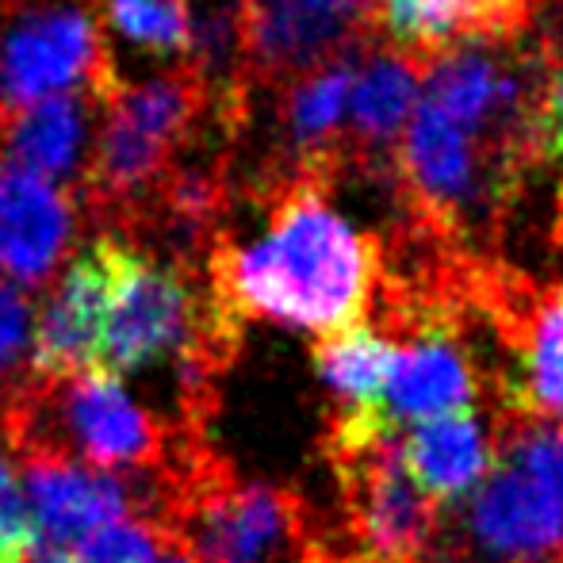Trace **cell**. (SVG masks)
I'll return each instance as SVG.
<instances>
[{
  "mask_svg": "<svg viewBox=\"0 0 563 563\" xmlns=\"http://www.w3.org/2000/svg\"><path fill=\"white\" fill-rule=\"evenodd\" d=\"M211 296L230 319H268L311 334L361 327L379 284V250L327 203V185L284 177L268 227L250 245H211Z\"/></svg>",
  "mask_w": 563,
  "mask_h": 563,
  "instance_id": "6da1fadb",
  "label": "cell"
},
{
  "mask_svg": "<svg viewBox=\"0 0 563 563\" xmlns=\"http://www.w3.org/2000/svg\"><path fill=\"white\" fill-rule=\"evenodd\" d=\"M216 112L234 123V97L219 92L192 62L142 85L119 81L104 97V123L89 150L81 196L100 211H123L157 196L188 134Z\"/></svg>",
  "mask_w": 563,
  "mask_h": 563,
  "instance_id": "7a4b0ae2",
  "label": "cell"
},
{
  "mask_svg": "<svg viewBox=\"0 0 563 563\" xmlns=\"http://www.w3.org/2000/svg\"><path fill=\"white\" fill-rule=\"evenodd\" d=\"M467 563H563V422L518 418L460 514Z\"/></svg>",
  "mask_w": 563,
  "mask_h": 563,
  "instance_id": "3957f363",
  "label": "cell"
},
{
  "mask_svg": "<svg viewBox=\"0 0 563 563\" xmlns=\"http://www.w3.org/2000/svg\"><path fill=\"white\" fill-rule=\"evenodd\" d=\"M234 330L238 319H230L216 296L203 303L177 268L157 265L139 245L119 238L115 291L100 372L131 376L169 356H185L192 376L211 372L216 345L234 338Z\"/></svg>",
  "mask_w": 563,
  "mask_h": 563,
  "instance_id": "277c9868",
  "label": "cell"
},
{
  "mask_svg": "<svg viewBox=\"0 0 563 563\" xmlns=\"http://www.w3.org/2000/svg\"><path fill=\"white\" fill-rule=\"evenodd\" d=\"M119 85L97 20L77 0H0V115L38 100Z\"/></svg>",
  "mask_w": 563,
  "mask_h": 563,
  "instance_id": "5b68a950",
  "label": "cell"
},
{
  "mask_svg": "<svg viewBox=\"0 0 563 563\" xmlns=\"http://www.w3.org/2000/svg\"><path fill=\"white\" fill-rule=\"evenodd\" d=\"M376 35V0H238L242 85H288Z\"/></svg>",
  "mask_w": 563,
  "mask_h": 563,
  "instance_id": "8992f818",
  "label": "cell"
},
{
  "mask_svg": "<svg viewBox=\"0 0 563 563\" xmlns=\"http://www.w3.org/2000/svg\"><path fill=\"white\" fill-rule=\"evenodd\" d=\"M115 261L119 238L104 234L85 245L74 265L62 273L51 303L35 322V353H31L35 372L46 384L100 368L115 291Z\"/></svg>",
  "mask_w": 563,
  "mask_h": 563,
  "instance_id": "52a82bcc",
  "label": "cell"
},
{
  "mask_svg": "<svg viewBox=\"0 0 563 563\" xmlns=\"http://www.w3.org/2000/svg\"><path fill=\"white\" fill-rule=\"evenodd\" d=\"M475 391H479V379H475L464 345L456 341L452 322L441 311H426L415 334L395 353L384 399L368 418L395 438L399 426H418L441 415L472 410Z\"/></svg>",
  "mask_w": 563,
  "mask_h": 563,
  "instance_id": "ba28073f",
  "label": "cell"
},
{
  "mask_svg": "<svg viewBox=\"0 0 563 563\" xmlns=\"http://www.w3.org/2000/svg\"><path fill=\"white\" fill-rule=\"evenodd\" d=\"M341 456L353 464V510L368 552L384 563H415L430 544L433 503L422 495L402 464L399 441L387 438L376 445L349 449Z\"/></svg>",
  "mask_w": 563,
  "mask_h": 563,
  "instance_id": "9c48e42d",
  "label": "cell"
},
{
  "mask_svg": "<svg viewBox=\"0 0 563 563\" xmlns=\"http://www.w3.org/2000/svg\"><path fill=\"white\" fill-rule=\"evenodd\" d=\"M74 196L54 180L0 162V273L12 284H43L74 242Z\"/></svg>",
  "mask_w": 563,
  "mask_h": 563,
  "instance_id": "30bf717a",
  "label": "cell"
},
{
  "mask_svg": "<svg viewBox=\"0 0 563 563\" xmlns=\"http://www.w3.org/2000/svg\"><path fill=\"white\" fill-rule=\"evenodd\" d=\"M495 311L510 345L506 402L518 418L563 422V288L503 291Z\"/></svg>",
  "mask_w": 563,
  "mask_h": 563,
  "instance_id": "8fae6325",
  "label": "cell"
},
{
  "mask_svg": "<svg viewBox=\"0 0 563 563\" xmlns=\"http://www.w3.org/2000/svg\"><path fill=\"white\" fill-rule=\"evenodd\" d=\"M58 415L81 456L97 467H142L162 452L157 422L126 395L119 376L92 368L81 376L54 379Z\"/></svg>",
  "mask_w": 563,
  "mask_h": 563,
  "instance_id": "7c38bea8",
  "label": "cell"
},
{
  "mask_svg": "<svg viewBox=\"0 0 563 563\" xmlns=\"http://www.w3.org/2000/svg\"><path fill=\"white\" fill-rule=\"evenodd\" d=\"M27 503L38 521V533L46 544H69L89 541L97 529L126 518V487L100 467H89L81 460L58 456L51 449L27 445Z\"/></svg>",
  "mask_w": 563,
  "mask_h": 563,
  "instance_id": "4fadbf2b",
  "label": "cell"
},
{
  "mask_svg": "<svg viewBox=\"0 0 563 563\" xmlns=\"http://www.w3.org/2000/svg\"><path fill=\"white\" fill-rule=\"evenodd\" d=\"M430 62L402 54L395 46L356 62L353 97L345 119V154L349 162H376L379 154L399 146L418 100H422Z\"/></svg>",
  "mask_w": 563,
  "mask_h": 563,
  "instance_id": "5bb4252c",
  "label": "cell"
},
{
  "mask_svg": "<svg viewBox=\"0 0 563 563\" xmlns=\"http://www.w3.org/2000/svg\"><path fill=\"white\" fill-rule=\"evenodd\" d=\"M196 563H265L291 526V503L276 487H211L192 510Z\"/></svg>",
  "mask_w": 563,
  "mask_h": 563,
  "instance_id": "9a60e30c",
  "label": "cell"
},
{
  "mask_svg": "<svg viewBox=\"0 0 563 563\" xmlns=\"http://www.w3.org/2000/svg\"><path fill=\"white\" fill-rule=\"evenodd\" d=\"M399 452L410 479L422 487V495L430 503L467 498L495 467L490 438L472 410H456V415L418 422L399 441Z\"/></svg>",
  "mask_w": 563,
  "mask_h": 563,
  "instance_id": "2e32d148",
  "label": "cell"
},
{
  "mask_svg": "<svg viewBox=\"0 0 563 563\" xmlns=\"http://www.w3.org/2000/svg\"><path fill=\"white\" fill-rule=\"evenodd\" d=\"M100 104L92 92H66V97L38 100L23 112L0 115V146L4 162L38 173L46 180H85V142H89V112Z\"/></svg>",
  "mask_w": 563,
  "mask_h": 563,
  "instance_id": "e0dca14e",
  "label": "cell"
},
{
  "mask_svg": "<svg viewBox=\"0 0 563 563\" xmlns=\"http://www.w3.org/2000/svg\"><path fill=\"white\" fill-rule=\"evenodd\" d=\"M395 353L399 345L387 341L379 330L349 327L322 338V345L314 349V368H319L322 384L345 402V415H376Z\"/></svg>",
  "mask_w": 563,
  "mask_h": 563,
  "instance_id": "ac0fdd59",
  "label": "cell"
},
{
  "mask_svg": "<svg viewBox=\"0 0 563 563\" xmlns=\"http://www.w3.org/2000/svg\"><path fill=\"white\" fill-rule=\"evenodd\" d=\"M108 23L139 51L162 58L196 54V8L192 0H104Z\"/></svg>",
  "mask_w": 563,
  "mask_h": 563,
  "instance_id": "d6986e66",
  "label": "cell"
},
{
  "mask_svg": "<svg viewBox=\"0 0 563 563\" xmlns=\"http://www.w3.org/2000/svg\"><path fill=\"white\" fill-rule=\"evenodd\" d=\"M43 544L31 503L15 479L12 464L0 452V563H27Z\"/></svg>",
  "mask_w": 563,
  "mask_h": 563,
  "instance_id": "ffe728a7",
  "label": "cell"
},
{
  "mask_svg": "<svg viewBox=\"0 0 563 563\" xmlns=\"http://www.w3.org/2000/svg\"><path fill=\"white\" fill-rule=\"evenodd\" d=\"M74 556L77 563H162V537L146 521L119 518L81 541Z\"/></svg>",
  "mask_w": 563,
  "mask_h": 563,
  "instance_id": "44dd1931",
  "label": "cell"
},
{
  "mask_svg": "<svg viewBox=\"0 0 563 563\" xmlns=\"http://www.w3.org/2000/svg\"><path fill=\"white\" fill-rule=\"evenodd\" d=\"M35 353V314L12 280L0 276V379L12 376Z\"/></svg>",
  "mask_w": 563,
  "mask_h": 563,
  "instance_id": "7402d4cb",
  "label": "cell"
},
{
  "mask_svg": "<svg viewBox=\"0 0 563 563\" xmlns=\"http://www.w3.org/2000/svg\"><path fill=\"white\" fill-rule=\"evenodd\" d=\"M541 150L544 157L563 162V51L549 46V69H544V92H541Z\"/></svg>",
  "mask_w": 563,
  "mask_h": 563,
  "instance_id": "603a6c76",
  "label": "cell"
},
{
  "mask_svg": "<svg viewBox=\"0 0 563 563\" xmlns=\"http://www.w3.org/2000/svg\"><path fill=\"white\" fill-rule=\"evenodd\" d=\"M483 4H487L490 12L503 20V27L518 38L521 31L529 27V20H533V12H537V4H541V0H483Z\"/></svg>",
  "mask_w": 563,
  "mask_h": 563,
  "instance_id": "cb8c5ba5",
  "label": "cell"
},
{
  "mask_svg": "<svg viewBox=\"0 0 563 563\" xmlns=\"http://www.w3.org/2000/svg\"><path fill=\"white\" fill-rule=\"evenodd\" d=\"M165 563H196L192 556H173V560H165Z\"/></svg>",
  "mask_w": 563,
  "mask_h": 563,
  "instance_id": "d4e9b609",
  "label": "cell"
}]
</instances>
